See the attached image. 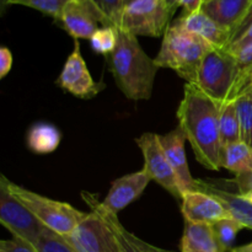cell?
<instances>
[{"label": "cell", "mask_w": 252, "mask_h": 252, "mask_svg": "<svg viewBox=\"0 0 252 252\" xmlns=\"http://www.w3.org/2000/svg\"><path fill=\"white\" fill-rule=\"evenodd\" d=\"M221 105L198 85L186 83L184 97L176 112L179 127L191 144L194 157L202 166L211 171L221 169Z\"/></svg>", "instance_id": "1"}, {"label": "cell", "mask_w": 252, "mask_h": 252, "mask_svg": "<svg viewBox=\"0 0 252 252\" xmlns=\"http://www.w3.org/2000/svg\"><path fill=\"white\" fill-rule=\"evenodd\" d=\"M116 33L117 44L107 57L116 85L129 100H149L159 66L145 53L135 34L118 27Z\"/></svg>", "instance_id": "2"}, {"label": "cell", "mask_w": 252, "mask_h": 252, "mask_svg": "<svg viewBox=\"0 0 252 252\" xmlns=\"http://www.w3.org/2000/svg\"><path fill=\"white\" fill-rule=\"evenodd\" d=\"M212 48L214 47L202 37L175 22L162 36L161 47L154 61L159 68L171 69L189 84H197L202 62Z\"/></svg>", "instance_id": "3"}, {"label": "cell", "mask_w": 252, "mask_h": 252, "mask_svg": "<svg viewBox=\"0 0 252 252\" xmlns=\"http://www.w3.org/2000/svg\"><path fill=\"white\" fill-rule=\"evenodd\" d=\"M0 180L5 184L7 191L21 202L47 229L62 236L70 235L89 213L74 208L65 202L56 201L42 194L25 189L7 180L4 175Z\"/></svg>", "instance_id": "4"}, {"label": "cell", "mask_w": 252, "mask_h": 252, "mask_svg": "<svg viewBox=\"0 0 252 252\" xmlns=\"http://www.w3.org/2000/svg\"><path fill=\"white\" fill-rule=\"evenodd\" d=\"M239 78L236 56L228 48H212L204 57L197 84L207 95L220 103L233 101Z\"/></svg>", "instance_id": "5"}, {"label": "cell", "mask_w": 252, "mask_h": 252, "mask_svg": "<svg viewBox=\"0 0 252 252\" xmlns=\"http://www.w3.org/2000/svg\"><path fill=\"white\" fill-rule=\"evenodd\" d=\"M174 10L167 0H134L125 6L118 29L135 36H164Z\"/></svg>", "instance_id": "6"}, {"label": "cell", "mask_w": 252, "mask_h": 252, "mask_svg": "<svg viewBox=\"0 0 252 252\" xmlns=\"http://www.w3.org/2000/svg\"><path fill=\"white\" fill-rule=\"evenodd\" d=\"M144 158V167L150 179L158 182L164 189H166L174 198L182 201L181 186L179 179L165 154L160 143L159 135L155 133H144L135 139Z\"/></svg>", "instance_id": "7"}, {"label": "cell", "mask_w": 252, "mask_h": 252, "mask_svg": "<svg viewBox=\"0 0 252 252\" xmlns=\"http://www.w3.org/2000/svg\"><path fill=\"white\" fill-rule=\"evenodd\" d=\"M0 221L12 236L36 246L46 226L9 191L0 180Z\"/></svg>", "instance_id": "8"}, {"label": "cell", "mask_w": 252, "mask_h": 252, "mask_svg": "<svg viewBox=\"0 0 252 252\" xmlns=\"http://www.w3.org/2000/svg\"><path fill=\"white\" fill-rule=\"evenodd\" d=\"M57 22L74 39H90L98 25L115 27L95 0H69Z\"/></svg>", "instance_id": "9"}, {"label": "cell", "mask_w": 252, "mask_h": 252, "mask_svg": "<svg viewBox=\"0 0 252 252\" xmlns=\"http://www.w3.org/2000/svg\"><path fill=\"white\" fill-rule=\"evenodd\" d=\"M64 238L76 252H121L116 234L94 212L88 214L70 235Z\"/></svg>", "instance_id": "10"}, {"label": "cell", "mask_w": 252, "mask_h": 252, "mask_svg": "<svg viewBox=\"0 0 252 252\" xmlns=\"http://www.w3.org/2000/svg\"><path fill=\"white\" fill-rule=\"evenodd\" d=\"M57 84L64 91L84 100L95 97L105 89V84L94 80L83 58L78 39H74V48L64 63Z\"/></svg>", "instance_id": "11"}, {"label": "cell", "mask_w": 252, "mask_h": 252, "mask_svg": "<svg viewBox=\"0 0 252 252\" xmlns=\"http://www.w3.org/2000/svg\"><path fill=\"white\" fill-rule=\"evenodd\" d=\"M150 181L152 179L144 169L118 177L111 184L110 191L101 204L106 211L118 214L144 193Z\"/></svg>", "instance_id": "12"}, {"label": "cell", "mask_w": 252, "mask_h": 252, "mask_svg": "<svg viewBox=\"0 0 252 252\" xmlns=\"http://www.w3.org/2000/svg\"><path fill=\"white\" fill-rule=\"evenodd\" d=\"M181 212L185 221L192 223L214 224L231 217L225 206L217 197L199 189L185 192L181 201Z\"/></svg>", "instance_id": "13"}, {"label": "cell", "mask_w": 252, "mask_h": 252, "mask_svg": "<svg viewBox=\"0 0 252 252\" xmlns=\"http://www.w3.org/2000/svg\"><path fill=\"white\" fill-rule=\"evenodd\" d=\"M160 143L179 179L180 186H181L182 192L193 191L194 182L196 180L192 177L191 171H189V161H187L186 150H185V144H186V135L182 132L180 127L170 130L167 134L159 135Z\"/></svg>", "instance_id": "14"}, {"label": "cell", "mask_w": 252, "mask_h": 252, "mask_svg": "<svg viewBox=\"0 0 252 252\" xmlns=\"http://www.w3.org/2000/svg\"><path fill=\"white\" fill-rule=\"evenodd\" d=\"M176 24L202 37L214 48H228L233 41V32L214 21L202 9L192 14H184Z\"/></svg>", "instance_id": "15"}, {"label": "cell", "mask_w": 252, "mask_h": 252, "mask_svg": "<svg viewBox=\"0 0 252 252\" xmlns=\"http://www.w3.org/2000/svg\"><path fill=\"white\" fill-rule=\"evenodd\" d=\"M252 6V0H208L202 10L214 21L234 33L243 24Z\"/></svg>", "instance_id": "16"}, {"label": "cell", "mask_w": 252, "mask_h": 252, "mask_svg": "<svg viewBox=\"0 0 252 252\" xmlns=\"http://www.w3.org/2000/svg\"><path fill=\"white\" fill-rule=\"evenodd\" d=\"M194 189L217 197L228 209L231 218L236 219L239 223L243 224L244 228L252 230V203L244 198L240 193H231L203 180H196Z\"/></svg>", "instance_id": "17"}, {"label": "cell", "mask_w": 252, "mask_h": 252, "mask_svg": "<svg viewBox=\"0 0 252 252\" xmlns=\"http://www.w3.org/2000/svg\"><path fill=\"white\" fill-rule=\"evenodd\" d=\"M181 252H223L212 224L185 221Z\"/></svg>", "instance_id": "18"}, {"label": "cell", "mask_w": 252, "mask_h": 252, "mask_svg": "<svg viewBox=\"0 0 252 252\" xmlns=\"http://www.w3.org/2000/svg\"><path fill=\"white\" fill-rule=\"evenodd\" d=\"M81 198L88 204L91 212L100 216L110 225V228L112 229L113 233L117 236L121 252H142V250L139 248H137V245L130 240L129 235H128V230L122 225V223L118 219L117 214H113L111 212L106 211L102 207V204H101V202L98 201L97 197H96V194L83 191L81 192Z\"/></svg>", "instance_id": "19"}, {"label": "cell", "mask_w": 252, "mask_h": 252, "mask_svg": "<svg viewBox=\"0 0 252 252\" xmlns=\"http://www.w3.org/2000/svg\"><path fill=\"white\" fill-rule=\"evenodd\" d=\"M62 140L61 130L52 123L38 122L27 132L26 143L31 152L36 154H49L59 147Z\"/></svg>", "instance_id": "20"}, {"label": "cell", "mask_w": 252, "mask_h": 252, "mask_svg": "<svg viewBox=\"0 0 252 252\" xmlns=\"http://www.w3.org/2000/svg\"><path fill=\"white\" fill-rule=\"evenodd\" d=\"M220 165L234 172L236 176L252 172V147L240 142L231 143L221 148Z\"/></svg>", "instance_id": "21"}, {"label": "cell", "mask_w": 252, "mask_h": 252, "mask_svg": "<svg viewBox=\"0 0 252 252\" xmlns=\"http://www.w3.org/2000/svg\"><path fill=\"white\" fill-rule=\"evenodd\" d=\"M220 139L221 147L241 140L240 118H239L236 101H229L221 105Z\"/></svg>", "instance_id": "22"}, {"label": "cell", "mask_w": 252, "mask_h": 252, "mask_svg": "<svg viewBox=\"0 0 252 252\" xmlns=\"http://www.w3.org/2000/svg\"><path fill=\"white\" fill-rule=\"evenodd\" d=\"M213 226L214 234H216L218 243L220 245L223 252H229L234 246V241H235L236 236L244 229L243 224L239 223L236 219L234 218H225L221 220L216 221L212 224Z\"/></svg>", "instance_id": "23"}, {"label": "cell", "mask_w": 252, "mask_h": 252, "mask_svg": "<svg viewBox=\"0 0 252 252\" xmlns=\"http://www.w3.org/2000/svg\"><path fill=\"white\" fill-rule=\"evenodd\" d=\"M69 0H6V5H21V6L31 7L37 10L44 15L53 17L54 20H58L61 17L62 11Z\"/></svg>", "instance_id": "24"}, {"label": "cell", "mask_w": 252, "mask_h": 252, "mask_svg": "<svg viewBox=\"0 0 252 252\" xmlns=\"http://www.w3.org/2000/svg\"><path fill=\"white\" fill-rule=\"evenodd\" d=\"M91 48L96 53L103 54V56H110L116 48L117 44V33H116V27L102 26L93 34L90 38Z\"/></svg>", "instance_id": "25"}, {"label": "cell", "mask_w": 252, "mask_h": 252, "mask_svg": "<svg viewBox=\"0 0 252 252\" xmlns=\"http://www.w3.org/2000/svg\"><path fill=\"white\" fill-rule=\"evenodd\" d=\"M34 248L39 252H76L64 236L47 228L43 229Z\"/></svg>", "instance_id": "26"}, {"label": "cell", "mask_w": 252, "mask_h": 252, "mask_svg": "<svg viewBox=\"0 0 252 252\" xmlns=\"http://www.w3.org/2000/svg\"><path fill=\"white\" fill-rule=\"evenodd\" d=\"M240 118L241 140L252 147V96L243 95L236 100Z\"/></svg>", "instance_id": "27"}, {"label": "cell", "mask_w": 252, "mask_h": 252, "mask_svg": "<svg viewBox=\"0 0 252 252\" xmlns=\"http://www.w3.org/2000/svg\"><path fill=\"white\" fill-rule=\"evenodd\" d=\"M96 4L101 7L106 16L110 19L112 25L115 27H118L122 17L123 9H125V4L123 0H95Z\"/></svg>", "instance_id": "28"}, {"label": "cell", "mask_w": 252, "mask_h": 252, "mask_svg": "<svg viewBox=\"0 0 252 252\" xmlns=\"http://www.w3.org/2000/svg\"><path fill=\"white\" fill-rule=\"evenodd\" d=\"M0 252H39L31 244L20 239L12 238L11 240H2L0 243Z\"/></svg>", "instance_id": "29"}, {"label": "cell", "mask_w": 252, "mask_h": 252, "mask_svg": "<svg viewBox=\"0 0 252 252\" xmlns=\"http://www.w3.org/2000/svg\"><path fill=\"white\" fill-rule=\"evenodd\" d=\"M167 2L174 11L177 7H184V14H192L201 10L206 0H167Z\"/></svg>", "instance_id": "30"}, {"label": "cell", "mask_w": 252, "mask_h": 252, "mask_svg": "<svg viewBox=\"0 0 252 252\" xmlns=\"http://www.w3.org/2000/svg\"><path fill=\"white\" fill-rule=\"evenodd\" d=\"M251 44H252V24L243 32V33H240L238 37H235V38L231 41L230 46L228 47V49L230 52H233V53H235V52L240 51V49L245 48V47L251 46Z\"/></svg>", "instance_id": "31"}, {"label": "cell", "mask_w": 252, "mask_h": 252, "mask_svg": "<svg viewBox=\"0 0 252 252\" xmlns=\"http://www.w3.org/2000/svg\"><path fill=\"white\" fill-rule=\"evenodd\" d=\"M12 68V53L7 47L0 48V79H4Z\"/></svg>", "instance_id": "32"}, {"label": "cell", "mask_w": 252, "mask_h": 252, "mask_svg": "<svg viewBox=\"0 0 252 252\" xmlns=\"http://www.w3.org/2000/svg\"><path fill=\"white\" fill-rule=\"evenodd\" d=\"M128 235H129L130 240H132L133 243L137 245V248H139L140 250H142V252H172V251L164 250V249H160V248H158V246L152 245V244L147 243V241L142 240L140 238L135 236L134 234H132L130 231H128Z\"/></svg>", "instance_id": "33"}, {"label": "cell", "mask_w": 252, "mask_h": 252, "mask_svg": "<svg viewBox=\"0 0 252 252\" xmlns=\"http://www.w3.org/2000/svg\"><path fill=\"white\" fill-rule=\"evenodd\" d=\"M251 24H252V6H251V9L249 10V12H248V15H246L245 19H244L243 24H241L240 26H239V29L236 30V32H235V33H234L233 39L235 38V37H238L240 33H243V32L245 31V30L248 29V27L250 26Z\"/></svg>", "instance_id": "34"}, {"label": "cell", "mask_w": 252, "mask_h": 252, "mask_svg": "<svg viewBox=\"0 0 252 252\" xmlns=\"http://www.w3.org/2000/svg\"><path fill=\"white\" fill-rule=\"evenodd\" d=\"M229 252H252V243L245 244V245L241 246H235Z\"/></svg>", "instance_id": "35"}, {"label": "cell", "mask_w": 252, "mask_h": 252, "mask_svg": "<svg viewBox=\"0 0 252 252\" xmlns=\"http://www.w3.org/2000/svg\"><path fill=\"white\" fill-rule=\"evenodd\" d=\"M134 0H123V4H125V6H127V5H129L130 2H133Z\"/></svg>", "instance_id": "36"}, {"label": "cell", "mask_w": 252, "mask_h": 252, "mask_svg": "<svg viewBox=\"0 0 252 252\" xmlns=\"http://www.w3.org/2000/svg\"><path fill=\"white\" fill-rule=\"evenodd\" d=\"M5 1H6V0H1V6H2V7L5 6Z\"/></svg>", "instance_id": "37"}]
</instances>
